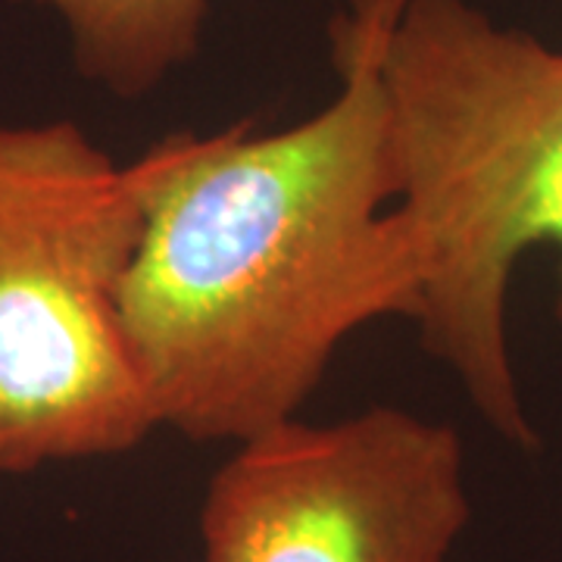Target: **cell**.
<instances>
[{"mask_svg":"<svg viewBox=\"0 0 562 562\" xmlns=\"http://www.w3.org/2000/svg\"><path fill=\"white\" fill-rule=\"evenodd\" d=\"M341 88L279 132H179L125 162L140 241L122 328L160 428L254 441L301 419L335 353L422 313V247L369 50L328 29Z\"/></svg>","mask_w":562,"mask_h":562,"instance_id":"1","label":"cell"},{"mask_svg":"<svg viewBox=\"0 0 562 562\" xmlns=\"http://www.w3.org/2000/svg\"><path fill=\"white\" fill-rule=\"evenodd\" d=\"M369 50L422 247V347L501 438L538 450L509 357L506 303L535 247L560 254L562 47L472 0H350L335 16Z\"/></svg>","mask_w":562,"mask_h":562,"instance_id":"2","label":"cell"},{"mask_svg":"<svg viewBox=\"0 0 562 562\" xmlns=\"http://www.w3.org/2000/svg\"><path fill=\"white\" fill-rule=\"evenodd\" d=\"M125 166L72 120L0 125V475L135 450L160 419L122 328Z\"/></svg>","mask_w":562,"mask_h":562,"instance_id":"3","label":"cell"},{"mask_svg":"<svg viewBox=\"0 0 562 562\" xmlns=\"http://www.w3.org/2000/svg\"><path fill=\"white\" fill-rule=\"evenodd\" d=\"M469 516L453 425L401 406L301 416L216 469L203 562H450Z\"/></svg>","mask_w":562,"mask_h":562,"instance_id":"4","label":"cell"},{"mask_svg":"<svg viewBox=\"0 0 562 562\" xmlns=\"http://www.w3.org/2000/svg\"><path fill=\"white\" fill-rule=\"evenodd\" d=\"M60 20L81 79L144 101L201 54L210 0H16Z\"/></svg>","mask_w":562,"mask_h":562,"instance_id":"5","label":"cell"}]
</instances>
